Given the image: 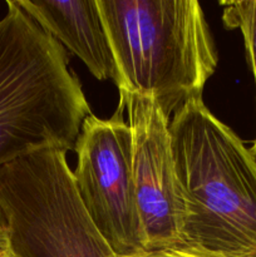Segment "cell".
Instances as JSON below:
<instances>
[{"mask_svg":"<svg viewBox=\"0 0 256 257\" xmlns=\"http://www.w3.org/2000/svg\"><path fill=\"white\" fill-rule=\"evenodd\" d=\"M185 223L173 250L203 257H256V160L202 98L170 120Z\"/></svg>","mask_w":256,"mask_h":257,"instance_id":"1","label":"cell"},{"mask_svg":"<svg viewBox=\"0 0 256 257\" xmlns=\"http://www.w3.org/2000/svg\"><path fill=\"white\" fill-rule=\"evenodd\" d=\"M119 94L151 95L171 120L202 98L218 55L197 0H97Z\"/></svg>","mask_w":256,"mask_h":257,"instance_id":"2","label":"cell"},{"mask_svg":"<svg viewBox=\"0 0 256 257\" xmlns=\"http://www.w3.org/2000/svg\"><path fill=\"white\" fill-rule=\"evenodd\" d=\"M89 114L64 47L8 0L0 19V167L37 151H73Z\"/></svg>","mask_w":256,"mask_h":257,"instance_id":"3","label":"cell"},{"mask_svg":"<svg viewBox=\"0 0 256 257\" xmlns=\"http://www.w3.org/2000/svg\"><path fill=\"white\" fill-rule=\"evenodd\" d=\"M0 207L15 257H118L83 206L64 151L0 167Z\"/></svg>","mask_w":256,"mask_h":257,"instance_id":"4","label":"cell"},{"mask_svg":"<svg viewBox=\"0 0 256 257\" xmlns=\"http://www.w3.org/2000/svg\"><path fill=\"white\" fill-rule=\"evenodd\" d=\"M123 107L109 119L89 114L74 151L75 187L90 220L118 257L146 252L132 170V135Z\"/></svg>","mask_w":256,"mask_h":257,"instance_id":"5","label":"cell"},{"mask_svg":"<svg viewBox=\"0 0 256 257\" xmlns=\"http://www.w3.org/2000/svg\"><path fill=\"white\" fill-rule=\"evenodd\" d=\"M132 135V170L146 252L173 250L182 237L185 200L170 119L151 95L120 94Z\"/></svg>","mask_w":256,"mask_h":257,"instance_id":"6","label":"cell"},{"mask_svg":"<svg viewBox=\"0 0 256 257\" xmlns=\"http://www.w3.org/2000/svg\"><path fill=\"white\" fill-rule=\"evenodd\" d=\"M53 39L77 55L98 80L115 82L114 58L97 0H17Z\"/></svg>","mask_w":256,"mask_h":257,"instance_id":"7","label":"cell"},{"mask_svg":"<svg viewBox=\"0 0 256 257\" xmlns=\"http://www.w3.org/2000/svg\"><path fill=\"white\" fill-rule=\"evenodd\" d=\"M223 24L238 29L243 37L248 64L256 85V0L222 2Z\"/></svg>","mask_w":256,"mask_h":257,"instance_id":"8","label":"cell"},{"mask_svg":"<svg viewBox=\"0 0 256 257\" xmlns=\"http://www.w3.org/2000/svg\"><path fill=\"white\" fill-rule=\"evenodd\" d=\"M0 257H15L12 248L9 222L2 207H0Z\"/></svg>","mask_w":256,"mask_h":257,"instance_id":"9","label":"cell"},{"mask_svg":"<svg viewBox=\"0 0 256 257\" xmlns=\"http://www.w3.org/2000/svg\"><path fill=\"white\" fill-rule=\"evenodd\" d=\"M130 257H203L200 255H195V253L186 252V251L180 250H166V251H158V252H145L140 253L136 256Z\"/></svg>","mask_w":256,"mask_h":257,"instance_id":"10","label":"cell"},{"mask_svg":"<svg viewBox=\"0 0 256 257\" xmlns=\"http://www.w3.org/2000/svg\"><path fill=\"white\" fill-rule=\"evenodd\" d=\"M251 152H252V155H253V157H255V160H256V138H255V141H253V145L251 146Z\"/></svg>","mask_w":256,"mask_h":257,"instance_id":"11","label":"cell"}]
</instances>
